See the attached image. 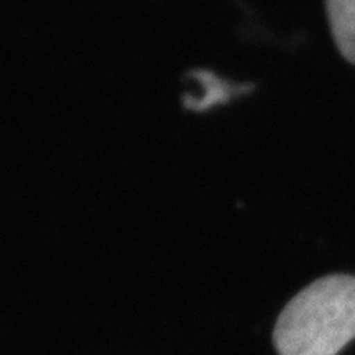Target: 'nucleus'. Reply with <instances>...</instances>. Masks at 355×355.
<instances>
[{
    "mask_svg": "<svg viewBox=\"0 0 355 355\" xmlns=\"http://www.w3.org/2000/svg\"><path fill=\"white\" fill-rule=\"evenodd\" d=\"M355 339V278L331 275L293 298L275 326L279 355H337Z\"/></svg>",
    "mask_w": 355,
    "mask_h": 355,
    "instance_id": "1",
    "label": "nucleus"
},
{
    "mask_svg": "<svg viewBox=\"0 0 355 355\" xmlns=\"http://www.w3.org/2000/svg\"><path fill=\"white\" fill-rule=\"evenodd\" d=\"M326 7L337 48L355 64V0H326Z\"/></svg>",
    "mask_w": 355,
    "mask_h": 355,
    "instance_id": "2",
    "label": "nucleus"
},
{
    "mask_svg": "<svg viewBox=\"0 0 355 355\" xmlns=\"http://www.w3.org/2000/svg\"><path fill=\"white\" fill-rule=\"evenodd\" d=\"M198 78L201 79V83L204 84V94L202 99L194 101V102H186L189 109H196V110H204L207 107H211L212 104L216 102L225 101L229 96V89L224 83H220L214 74L207 73V71H198Z\"/></svg>",
    "mask_w": 355,
    "mask_h": 355,
    "instance_id": "3",
    "label": "nucleus"
}]
</instances>
